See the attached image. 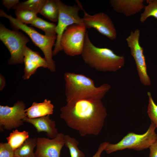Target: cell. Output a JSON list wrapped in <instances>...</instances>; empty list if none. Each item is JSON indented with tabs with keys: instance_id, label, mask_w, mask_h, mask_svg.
Wrapping results in <instances>:
<instances>
[{
	"instance_id": "1",
	"label": "cell",
	"mask_w": 157,
	"mask_h": 157,
	"mask_svg": "<svg viewBox=\"0 0 157 157\" xmlns=\"http://www.w3.org/2000/svg\"><path fill=\"white\" fill-rule=\"evenodd\" d=\"M60 117L69 128L82 136L97 135L101 131L107 115L101 100H83L67 104L60 109Z\"/></svg>"
},
{
	"instance_id": "2",
	"label": "cell",
	"mask_w": 157,
	"mask_h": 157,
	"mask_svg": "<svg viewBox=\"0 0 157 157\" xmlns=\"http://www.w3.org/2000/svg\"><path fill=\"white\" fill-rule=\"evenodd\" d=\"M64 77L68 104H73L83 100H101L111 88L107 83L96 87L92 79L81 74L67 72Z\"/></svg>"
},
{
	"instance_id": "3",
	"label": "cell",
	"mask_w": 157,
	"mask_h": 157,
	"mask_svg": "<svg viewBox=\"0 0 157 157\" xmlns=\"http://www.w3.org/2000/svg\"><path fill=\"white\" fill-rule=\"evenodd\" d=\"M81 55L86 64L99 71L115 72L121 69L125 64L123 56L117 55L110 49L94 45L90 41L87 32Z\"/></svg>"
},
{
	"instance_id": "4",
	"label": "cell",
	"mask_w": 157,
	"mask_h": 157,
	"mask_svg": "<svg viewBox=\"0 0 157 157\" xmlns=\"http://www.w3.org/2000/svg\"><path fill=\"white\" fill-rule=\"evenodd\" d=\"M0 16L7 18L16 30H22L29 37L33 43L40 48L43 53L48 65V69L52 72H55L56 65L52 58L53 56L52 48L55 45L57 36L48 37L41 34L33 28L22 23L11 15L7 14L2 10H0Z\"/></svg>"
},
{
	"instance_id": "5",
	"label": "cell",
	"mask_w": 157,
	"mask_h": 157,
	"mask_svg": "<svg viewBox=\"0 0 157 157\" xmlns=\"http://www.w3.org/2000/svg\"><path fill=\"white\" fill-rule=\"evenodd\" d=\"M156 127L151 122L147 131L142 134L133 132L129 133L118 143L108 144L105 151L107 154L125 149H132L140 151L148 148L157 139Z\"/></svg>"
},
{
	"instance_id": "6",
	"label": "cell",
	"mask_w": 157,
	"mask_h": 157,
	"mask_svg": "<svg viewBox=\"0 0 157 157\" xmlns=\"http://www.w3.org/2000/svg\"><path fill=\"white\" fill-rule=\"evenodd\" d=\"M0 39L10 53L8 63L10 65L23 63L24 50L26 44L29 41L28 38L17 31L7 28L0 22Z\"/></svg>"
},
{
	"instance_id": "7",
	"label": "cell",
	"mask_w": 157,
	"mask_h": 157,
	"mask_svg": "<svg viewBox=\"0 0 157 157\" xmlns=\"http://www.w3.org/2000/svg\"><path fill=\"white\" fill-rule=\"evenodd\" d=\"M57 2L59 14L56 29L57 38L53 51V56L62 50L60 44V39L67 28L74 24L83 25L82 18L78 15V12L81 9L78 4L68 6L59 0H57Z\"/></svg>"
},
{
	"instance_id": "8",
	"label": "cell",
	"mask_w": 157,
	"mask_h": 157,
	"mask_svg": "<svg viewBox=\"0 0 157 157\" xmlns=\"http://www.w3.org/2000/svg\"><path fill=\"white\" fill-rule=\"evenodd\" d=\"M86 28L83 25L74 24L67 27L61 38L60 44L67 55H81L83 48Z\"/></svg>"
},
{
	"instance_id": "9",
	"label": "cell",
	"mask_w": 157,
	"mask_h": 157,
	"mask_svg": "<svg viewBox=\"0 0 157 157\" xmlns=\"http://www.w3.org/2000/svg\"><path fill=\"white\" fill-rule=\"evenodd\" d=\"M77 4L83 12L82 20L86 28H94L101 34L113 40L116 39L117 33L112 21L106 14L100 12L93 15L87 13L83 8L80 2L76 0Z\"/></svg>"
},
{
	"instance_id": "10",
	"label": "cell",
	"mask_w": 157,
	"mask_h": 157,
	"mask_svg": "<svg viewBox=\"0 0 157 157\" xmlns=\"http://www.w3.org/2000/svg\"><path fill=\"white\" fill-rule=\"evenodd\" d=\"M140 31L138 29L131 31L126 39L131 55L135 61L140 80L144 86L150 85L151 82L148 74L143 49L139 42Z\"/></svg>"
},
{
	"instance_id": "11",
	"label": "cell",
	"mask_w": 157,
	"mask_h": 157,
	"mask_svg": "<svg viewBox=\"0 0 157 157\" xmlns=\"http://www.w3.org/2000/svg\"><path fill=\"white\" fill-rule=\"evenodd\" d=\"M26 109L22 101H17L11 107L0 105V130H11L23 125V120L26 117Z\"/></svg>"
},
{
	"instance_id": "12",
	"label": "cell",
	"mask_w": 157,
	"mask_h": 157,
	"mask_svg": "<svg viewBox=\"0 0 157 157\" xmlns=\"http://www.w3.org/2000/svg\"><path fill=\"white\" fill-rule=\"evenodd\" d=\"M65 135L58 133L53 139L45 137L37 138L35 156L38 157H60V151L65 145Z\"/></svg>"
},
{
	"instance_id": "13",
	"label": "cell",
	"mask_w": 157,
	"mask_h": 157,
	"mask_svg": "<svg viewBox=\"0 0 157 157\" xmlns=\"http://www.w3.org/2000/svg\"><path fill=\"white\" fill-rule=\"evenodd\" d=\"M23 62L24 68L22 78L24 80L29 78L38 68L42 67L48 69L49 67L44 58H42L38 52L33 51L27 46L24 52Z\"/></svg>"
},
{
	"instance_id": "14",
	"label": "cell",
	"mask_w": 157,
	"mask_h": 157,
	"mask_svg": "<svg viewBox=\"0 0 157 157\" xmlns=\"http://www.w3.org/2000/svg\"><path fill=\"white\" fill-rule=\"evenodd\" d=\"M144 0H110V3L116 12L126 17L133 15L144 8Z\"/></svg>"
},
{
	"instance_id": "15",
	"label": "cell",
	"mask_w": 157,
	"mask_h": 157,
	"mask_svg": "<svg viewBox=\"0 0 157 157\" xmlns=\"http://www.w3.org/2000/svg\"><path fill=\"white\" fill-rule=\"evenodd\" d=\"M23 120L24 122L32 125L38 133H46L47 136L51 139L55 138L59 133L56 127L55 121L51 119L49 115L34 118H29L26 117Z\"/></svg>"
},
{
	"instance_id": "16",
	"label": "cell",
	"mask_w": 157,
	"mask_h": 157,
	"mask_svg": "<svg viewBox=\"0 0 157 157\" xmlns=\"http://www.w3.org/2000/svg\"><path fill=\"white\" fill-rule=\"evenodd\" d=\"M54 106L50 100L45 99L41 103L33 102L25 110L26 117L29 118L41 117L53 114Z\"/></svg>"
},
{
	"instance_id": "17",
	"label": "cell",
	"mask_w": 157,
	"mask_h": 157,
	"mask_svg": "<svg viewBox=\"0 0 157 157\" xmlns=\"http://www.w3.org/2000/svg\"><path fill=\"white\" fill-rule=\"evenodd\" d=\"M37 142V138H29L15 150L14 157H35L34 149Z\"/></svg>"
},
{
	"instance_id": "18",
	"label": "cell",
	"mask_w": 157,
	"mask_h": 157,
	"mask_svg": "<svg viewBox=\"0 0 157 157\" xmlns=\"http://www.w3.org/2000/svg\"><path fill=\"white\" fill-rule=\"evenodd\" d=\"M40 13L52 21H58L59 10L57 0H47Z\"/></svg>"
},
{
	"instance_id": "19",
	"label": "cell",
	"mask_w": 157,
	"mask_h": 157,
	"mask_svg": "<svg viewBox=\"0 0 157 157\" xmlns=\"http://www.w3.org/2000/svg\"><path fill=\"white\" fill-rule=\"evenodd\" d=\"M29 138L28 132L25 131H19L17 130H13L6 138L8 143L15 151Z\"/></svg>"
},
{
	"instance_id": "20",
	"label": "cell",
	"mask_w": 157,
	"mask_h": 157,
	"mask_svg": "<svg viewBox=\"0 0 157 157\" xmlns=\"http://www.w3.org/2000/svg\"><path fill=\"white\" fill-rule=\"evenodd\" d=\"M47 0H28L21 2L14 6L13 10H26L40 13Z\"/></svg>"
},
{
	"instance_id": "21",
	"label": "cell",
	"mask_w": 157,
	"mask_h": 157,
	"mask_svg": "<svg viewBox=\"0 0 157 157\" xmlns=\"http://www.w3.org/2000/svg\"><path fill=\"white\" fill-rule=\"evenodd\" d=\"M31 26L37 27L43 31L45 35L48 37L57 36L55 24L50 23L40 17H37L33 22Z\"/></svg>"
},
{
	"instance_id": "22",
	"label": "cell",
	"mask_w": 157,
	"mask_h": 157,
	"mask_svg": "<svg viewBox=\"0 0 157 157\" xmlns=\"http://www.w3.org/2000/svg\"><path fill=\"white\" fill-rule=\"evenodd\" d=\"M65 145L69 151L71 157H85V154L78 147L79 142L68 135H65Z\"/></svg>"
},
{
	"instance_id": "23",
	"label": "cell",
	"mask_w": 157,
	"mask_h": 157,
	"mask_svg": "<svg viewBox=\"0 0 157 157\" xmlns=\"http://www.w3.org/2000/svg\"><path fill=\"white\" fill-rule=\"evenodd\" d=\"M148 5L145 6L143 12L141 14L140 20L144 23L150 17L157 19V0H147Z\"/></svg>"
},
{
	"instance_id": "24",
	"label": "cell",
	"mask_w": 157,
	"mask_h": 157,
	"mask_svg": "<svg viewBox=\"0 0 157 157\" xmlns=\"http://www.w3.org/2000/svg\"><path fill=\"white\" fill-rule=\"evenodd\" d=\"M16 18L22 23L25 24H31L38 17L37 13L27 10H16L15 11Z\"/></svg>"
},
{
	"instance_id": "25",
	"label": "cell",
	"mask_w": 157,
	"mask_h": 157,
	"mask_svg": "<svg viewBox=\"0 0 157 157\" xmlns=\"http://www.w3.org/2000/svg\"><path fill=\"white\" fill-rule=\"evenodd\" d=\"M149 98L147 113L151 122L157 128V105L154 102L151 93L148 92Z\"/></svg>"
},
{
	"instance_id": "26",
	"label": "cell",
	"mask_w": 157,
	"mask_h": 157,
	"mask_svg": "<svg viewBox=\"0 0 157 157\" xmlns=\"http://www.w3.org/2000/svg\"><path fill=\"white\" fill-rule=\"evenodd\" d=\"M14 151L8 142L0 143V157H14Z\"/></svg>"
},
{
	"instance_id": "27",
	"label": "cell",
	"mask_w": 157,
	"mask_h": 157,
	"mask_svg": "<svg viewBox=\"0 0 157 157\" xmlns=\"http://www.w3.org/2000/svg\"><path fill=\"white\" fill-rule=\"evenodd\" d=\"M2 4L8 10L13 8L20 2L19 0H3Z\"/></svg>"
},
{
	"instance_id": "28",
	"label": "cell",
	"mask_w": 157,
	"mask_h": 157,
	"mask_svg": "<svg viewBox=\"0 0 157 157\" xmlns=\"http://www.w3.org/2000/svg\"><path fill=\"white\" fill-rule=\"evenodd\" d=\"M109 143V142H104L101 143L99 145L97 151L92 157H101V153L105 151Z\"/></svg>"
},
{
	"instance_id": "29",
	"label": "cell",
	"mask_w": 157,
	"mask_h": 157,
	"mask_svg": "<svg viewBox=\"0 0 157 157\" xmlns=\"http://www.w3.org/2000/svg\"><path fill=\"white\" fill-rule=\"evenodd\" d=\"M149 148L150 150L149 157H157V139Z\"/></svg>"
},
{
	"instance_id": "30",
	"label": "cell",
	"mask_w": 157,
	"mask_h": 157,
	"mask_svg": "<svg viewBox=\"0 0 157 157\" xmlns=\"http://www.w3.org/2000/svg\"><path fill=\"white\" fill-rule=\"evenodd\" d=\"M6 81L4 77L1 74H0V90L1 91L6 86Z\"/></svg>"
},
{
	"instance_id": "31",
	"label": "cell",
	"mask_w": 157,
	"mask_h": 157,
	"mask_svg": "<svg viewBox=\"0 0 157 157\" xmlns=\"http://www.w3.org/2000/svg\"><path fill=\"white\" fill-rule=\"evenodd\" d=\"M35 157H36V156H35Z\"/></svg>"
}]
</instances>
